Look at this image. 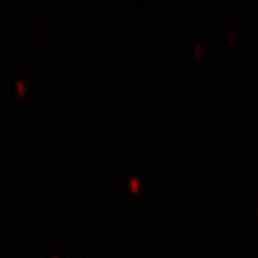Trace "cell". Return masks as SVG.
<instances>
[{
    "label": "cell",
    "mask_w": 258,
    "mask_h": 258,
    "mask_svg": "<svg viewBox=\"0 0 258 258\" xmlns=\"http://www.w3.org/2000/svg\"><path fill=\"white\" fill-rule=\"evenodd\" d=\"M17 86H18V90H21V92L23 93L24 92V88H23V84H22L21 82L17 83Z\"/></svg>",
    "instance_id": "obj_1"
}]
</instances>
